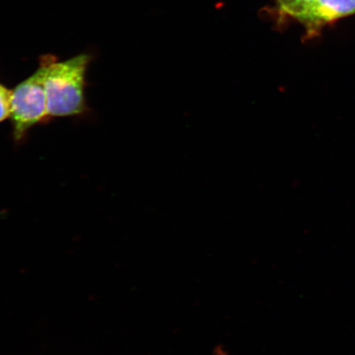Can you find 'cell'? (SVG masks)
Returning a JSON list of instances; mask_svg holds the SVG:
<instances>
[{"instance_id":"1","label":"cell","mask_w":355,"mask_h":355,"mask_svg":"<svg viewBox=\"0 0 355 355\" xmlns=\"http://www.w3.org/2000/svg\"><path fill=\"white\" fill-rule=\"evenodd\" d=\"M92 57L82 54L59 61L46 55L40 61L44 72L49 115L51 119L81 118L91 113L87 100V73Z\"/></svg>"},{"instance_id":"2","label":"cell","mask_w":355,"mask_h":355,"mask_svg":"<svg viewBox=\"0 0 355 355\" xmlns=\"http://www.w3.org/2000/svg\"><path fill=\"white\" fill-rule=\"evenodd\" d=\"M10 121L12 140L16 144L24 143L35 126L51 121L41 65L30 77L12 89Z\"/></svg>"},{"instance_id":"3","label":"cell","mask_w":355,"mask_h":355,"mask_svg":"<svg viewBox=\"0 0 355 355\" xmlns=\"http://www.w3.org/2000/svg\"><path fill=\"white\" fill-rule=\"evenodd\" d=\"M353 15L355 0H316L296 19L304 25L309 37H312L331 22Z\"/></svg>"},{"instance_id":"4","label":"cell","mask_w":355,"mask_h":355,"mask_svg":"<svg viewBox=\"0 0 355 355\" xmlns=\"http://www.w3.org/2000/svg\"><path fill=\"white\" fill-rule=\"evenodd\" d=\"M316 0H277L279 10L293 17H298L302 12Z\"/></svg>"},{"instance_id":"5","label":"cell","mask_w":355,"mask_h":355,"mask_svg":"<svg viewBox=\"0 0 355 355\" xmlns=\"http://www.w3.org/2000/svg\"><path fill=\"white\" fill-rule=\"evenodd\" d=\"M12 89L0 82V123L10 119L11 114Z\"/></svg>"}]
</instances>
